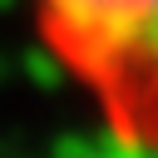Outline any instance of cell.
<instances>
[{"label": "cell", "mask_w": 158, "mask_h": 158, "mask_svg": "<svg viewBox=\"0 0 158 158\" xmlns=\"http://www.w3.org/2000/svg\"><path fill=\"white\" fill-rule=\"evenodd\" d=\"M35 35L104 133L158 158V0H35Z\"/></svg>", "instance_id": "1"}]
</instances>
